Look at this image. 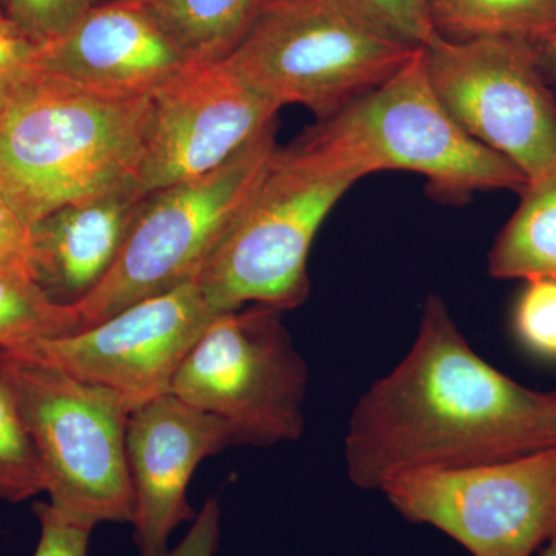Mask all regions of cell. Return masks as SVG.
Segmentation results:
<instances>
[{
	"label": "cell",
	"mask_w": 556,
	"mask_h": 556,
	"mask_svg": "<svg viewBox=\"0 0 556 556\" xmlns=\"http://www.w3.org/2000/svg\"><path fill=\"white\" fill-rule=\"evenodd\" d=\"M555 445L556 390H530L490 365L431 294L408 353L351 413L345 467L357 489L380 492L413 471L484 466Z\"/></svg>",
	"instance_id": "cell-1"
},
{
	"label": "cell",
	"mask_w": 556,
	"mask_h": 556,
	"mask_svg": "<svg viewBox=\"0 0 556 556\" xmlns=\"http://www.w3.org/2000/svg\"><path fill=\"white\" fill-rule=\"evenodd\" d=\"M152 97L86 89L31 64L0 80V197L31 228L137 181Z\"/></svg>",
	"instance_id": "cell-2"
},
{
	"label": "cell",
	"mask_w": 556,
	"mask_h": 556,
	"mask_svg": "<svg viewBox=\"0 0 556 556\" xmlns=\"http://www.w3.org/2000/svg\"><path fill=\"white\" fill-rule=\"evenodd\" d=\"M303 135L358 179L413 172L426 177L431 199L455 206L477 192L521 193L529 182L450 115L428 79L422 47L386 83Z\"/></svg>",
	"instance_id": "cell-3"
},
{
	"label": "cell",
	"mask_w": 556,
	"mask_h": 556,
	"mask_svg": "<svg viewBox=\"0 0 556 556\" xmlns=\"http://www.w3.org/2000/svg\"><path fill=\"white\" fill-rule=\"evenodd\" d=\"M419 49L358 0H263L225 60L278 108L303 105L324 121L386 83Z\"/></svg>",
	"instance_id": "cell-4"
},
{
	"label": "cell",
	"mask_w": 556,
	"mask_h": 556,
	"mask_svg": "<svg viewBox=\"0 0 556 556\" xmlns=\"http://www.w3.org/2000/svg\"><path fill=\"white\" fill-rule=\"evenodd\" d=\"M356 181L303 135L278 148L195 278L212 308H299L309 295L308 258L318 229Z\"/></svg>",
	"instance_id": "cell-5"
},
{
	"label": "cell",
	"mask_w": 556,
	"mask_h": 556,
	"mask_svg": "<svg viewBox=\"0 0 556 556\" xmlns=\"http://www.w3.org/2000/svg\"><path fill=\"white\" fill-rule=\"evenodd\" d=\"M0 350L46 477L49 504L91 527L130 525V402L39 358Z\"/></svg>",
	"instance_id": "cell-6"
},
{
	"label": "cell",
	"mask_w": 556,
	"mask_h": 556,
	"mask_svg": "<svg viewBox=\"0 0 556 556\" xmlns=\"http://www.w3.org/2000/svg\"><path fill=\"white\" fill-rule=\"evenodd\" d=\"M276 130L268 127L211 174L146 195L115 265L72 306L79 329L199 277L268 169Z\"/></svg>",
	"instance_id": "cell-7"
},
{
	"label": "cell",
	"mask_w": 556,
	"mask_h": 556,
	"mask_svg": "<svg viewBox=\"0 0 556 556\" xmlns=\"http://www.w3.org/2000/svg\"><path fill=\"white\" fill-rule=\"evenodd\" d=\"M281 314L263 305L217 314L172 382L175 396L225 420L236 445L274 447L305 428L309 369Z\"/></svg>",
	"instance_id": "cell-8"
},
{
	"label": "cell",
	"mask_w": 556,
	"mask_h": 556,
	"mask_svg": "<svg viewBox=\"0 0 556 556\" xmlns=\"http://www.w3.org/2000/svg\"><path fill=\"white\" fill-rule=\"evenodd\" d=\"M380 493L401 517L441 530L471 556H533L556 536V445L484 466L413 471Z\"/></svg>",
	"instance_id": "cell-9"
},
{
	"label": "cell",
	"mask_w": 556,
	"mask_h": 556,
	"mask_svg": "<svg viewBox=\"0 0 556 556\" xmlns=\"http://www.w3.org/2000/svg\"><path fill=\"white\" fill-rule=\"evenodd\" d=\"M428 79L456 123L529 179L556 167V101L532 46L517 39L422 47Z\"/></svg>",
	"instance_id": "cell-10"
},
{
	"label": "cell",
	"mask_w": 556,
	"mask_h": 556,
	"mask_svg": "<svg viewBox=\"0 0 556 556\" xmlns=\"http://www.w3.org/2000/svg\"><path fill=\"white\" fill-rule=\"evenodd\" d=\"M217 314L192 280L139 300L93 327L13 351L115 391L137 408L169 393L182 362Z\"/></svg>",
	"instance_id": "cell-11"
},
{
	"label": "cell",
	"mask_w": 556,
	"mask_h": 556,
	"mask_svg": "<svg viewBox=\"0 0 556 556\" xmlns=\"http://www.w3.org/2000/svg\"><path fill=\"white\" fill-rule=\"evenodd\" d=\"M278 110L228 61L189 65L152 97L139 189L149 195L211 174L277 124Z\"/></svg>",
	"instance_id": "cell-12"
},
{
	"label": "cell",
	"mask_w": 556,
	"mask_h": 556,
	"mask_svg": "<svg viewBox=\"0 0 556 556\" xmlns=\"http://www.w3.org/2000/svg\"><path fill=\"white\" fill-rule=\"evenodd\" d=\"M229 445L236 442L225 420L172 391L134 408L126 453L134 492L130 525L141 556L166 552L172 533L195 519L188 501L190 479L206 457Z\"/></svg>",
	"instance_id": "cell-13"
},
{
	"label": "cell",
	"mask_w": 556,
	"mask_h": 556,
	"mask_svg": "<svg viewBox=\"0 0 556 556\" xmlns=\"http://www.w3.org/2000/svg\"><path fill=\"white\" fill-rule=\"evenodd\" d=\"M33 65L86 89L142 98L192 62L137 0H116L91 7L58 38L35 46Z\"/></svg>",
	"instance_id": "cell-14"
},
{
	"label": "cell",
	"mask_w": 556,
	"mask_h": 556,
	"mask_svg": "<svg viewBox=\"0 0 556 556\" xmlns=\"http://www.w3.org/2000/svg\"><path fill=\"white\" fill-rule=\"evenodd\" d=\"M137 181L51 212L30 228V274L61 306L78 305L118 260L139 206Z\"/></svg>",
	"instance_id": "cell-15"
},
{
	"label": "cell",
	"mask_w": 556,
	"mask_h": 556,
	"mask_svg": "<svg viewBox=\"0 0 556 556\" xmlns=\"http://www.w3.org/2000/svg\"><path fill=\"white\" fill-rule=\"evenodd\" d=\"M519 204L489 252L490 276L501 280L556 278V167L529 179Z\"/></svg>",
	"instance_id": "cell-16"
},
{
	"label": "cell",
	"mask_w": 556,
	"mask_h": 556,
	"mask_svg": "<svg viewBox=\"0 0 556 556\" xmlns=\"http://www.w3.org/2000/svg\"><path fill=\"white\" fill-rule=\"evenodd\" d=\"M192 64L228 58L263 0H137Z\"/></svg>",
	"instance_id": "cell-17"
},
{
	"label": "cell",
	"mask_w": 556,
	"mask_h": 556,
	"mask_svg": "<svg viewBox=\"0 0 556 556\" xmlns=\"http://www.w3.org/2000/svg\"><path fill=\"white\" fill-rule=\"evenodd\" d=\"M431 25L453 42L517 39L535 43L556 25V0H428Z\"/></svg>",
	"instance_id": "cell-18"
},
{
	"label": "cell",
	"mask_w": 556,
	"mask_h": 556,
	"mask_svg": "<svg viewBox=\"0 0 556 556\" xmlns=\"http://www.w3.org/2000/svg\"><path fill=\"white\" fill-rule=\"evenodd\" d=\"M78 329L75 309L51 302L27 269L0 266V348L16 350Z\"/></svg>",
	"instance_id": "cell-19"
},
{
	"label": "cell",
	"mask_w": 556,
	"mask_h": 556,
	"mask_svg": "<svg viewBox=\"0 0 556 556\" xmlns=\"http://www.w3.org/2000/svg\"><path fill=\"white\" fill-rule=\"evenodd\" d=\"M46 492V477L0 350V503Z\"/></svg>",
	"instance_id": "cell-20"
},
{
	"label": "cell",
	"mask_w": 556,
	"mask_h": 556,
	"mask_svg": "<svg viewBox=\"0 0 556 556\" xmlns=\"http://www.w3.org/2000/svg\"><path fill=\"white\" fill-rule=\"evenodd\" d=\"M511 328L527 353L556 362V278L526 281L515 302Z\"/></svg>",
	"instance_id": "cell-21"
},
{
	"label": "cell",
	"mask_w": 556,
	"mask_h": 556,
	"mask_svg": "<svg viewBox=\"0 0 556 556\" xmlns=\"http://www.w3.org/2000/svg\"><path fill=\"white\" fill-rule=\"evenodd\" d=\"M10 21L38 46L58 38L93 7L91 0H9Z\"/></svg>",
	"instance_id": "cell-22"
},
{
	"label": "cell",
	"mask_w": 556,
	"mask_h": 556,
	"mask_svg": "<svg viewBox=\"0 0 556 556\" xmlns=\"http://www.w3.org/2000/svg\"><path fill=\"white\" fill-rule=\"evenodd\" d=\"M39 541L33 556H89V543L94 527L68 517L51 506L39 504Z\"/></svg>",
	"instance_id": "cell-23"
},
{
	"label": "cell",
	"mask_w": 556,
	"mask_h": 556,
	"mask_svg": "<svg viewBox=\"0 0 556 556\" xmlns=\"http://www.w3.org/2000/svg\"><path fill=\"white\" fill-rule=\"evenodd\" d=\"M401 38L427 47L439 38L431 25L428 0H358Z\"/></svg>",
	"instance_id": "cell-24"
},
{
	"label": "cell",
	"mask_w": 556,
	"mask_h": 556,
	"mask_svg": "<svg viewBox=\"0 0 556 556\" xmlns=\"http://www.w3.org/2000/svg\"><path fill=\"white\" fill-rule=\"evenodd\" d=\"M222 535V508L218 500L211 497L197 511L189 532L175 547L155 556H215Z\"/></svg>",
	"instance_id": "cell-25"
},
{
	"label": "cell",
	"mask_w": 556,
	"mask_h": 556,
	"mask_svg": "<svg viewBox=\"0 0 556 556\" xmlns=\"http://www.w3.org/2000/svg\"><path fill=\"white\" fill-rule=\"evenodd\" d=\"M0 266H17L30 273V228L0 197Z\"/></svg>",
	"instance_id": "cell-26"
},
{
	"label": "cell",
	"mask_w": 556,
	"mask_h": 556,
	"mask_svg": "<svg viewBox=\"0 0 556 556\" xmlns=\"http://www.w3.org/2000/svg\"><path fill=\"white\" fill-rule=\"evenodd\" d=\"M35 43L20 33H0V80L31 64Z\"/></svg>",
	"instance_id": "cell-27"
},
{
	"label": "cell",
	"mask_w": 556,
	"mask_h": 556,
	"mask_svg": "<svg viewBox=\"0 0 556 556\" xmlns=\"http://www.w3.org/2000/svg\"><path fill=\"white\" fill-rule=\"evenodd\" d=\"M532 46L533 54L541 76L546 80L548 90L552 91L556 101V25L554 30L538 40Z\"/></svg>",
	"instance_id": "cell-28"
},
{
	"label": "cell",
	"mask_w": 556,
	"mask_h": 556,
	"mask_svg": "<svg viewBox=\"0 0 556 556\" xmlns=\"http://www.w3.org/2000/svg\"><path fill=\"white\" fill-rule=\"evenodd\" d=\"M540 556H556V536L541 548Z\"/></svg>",
	"instance_id": "cell-29"
},
{
	"label": "cell",
	"mask_w": 556,
	"mask_h": 556,
	"mask_svg": "<svg viewBox=\"0 0 556 556\" xmlns=\"http://www.w3.org/2000/svg\"><path fill=\"white\" fill-rule=\"evenodd\" d=\"M0 33H20V31H17L16 28H14V25L11 24L10 20H5V17L0 16ZM20 35H21V33H20Z\"/></svg>",
	"instance_id": "cell-30"
},
{
	"label": "cell",
	"mask_w": 556,
	"mask_h": 556,
	"mask_svg": "<svg viewBox=\"0 0 556 556\" xmlns=\"http://www.w3.org/2000/svg\"><path fill=\"white\" fill-rule=\"evenodd\" d=\"M116 2V0H91L93 5H100V3Z\"/></svg>",
	"instance_id": "cell-31"
}]
</instances>
